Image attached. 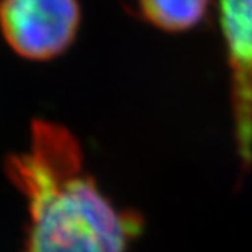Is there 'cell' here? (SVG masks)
<instances>
[{"mask_svg":"<svg viewBox=\"0 0 252 252\" xmlns=\"http://www.w3.org/2000/svg\"><path fill=\"white\" fill-rule=\"evenodd\" d=\"M5 169L28 206L23 252H128L141 233V218L103 195L61 125L33 122L30 146Z\"/></svg>","mask_w":252,"mask_h":252,"instance_id":"1","label":"cell"},{"mask_svg":"<svg viewBox=\"0 0 252 252\" xmlns=\"http://www.w3.org/2000/svg\"><path fill=\"white\" fill-rule=\"evenodd\" d=\"M80 25L77 0H0V30L10 48L48 61L70 46Z\"/></svg>","mask_w":252,"mask_h":252,"instance_id":"2","label":"cell"},{"mask_svg":"<svg viewBox=\"0 0 252 252\" xmlns=\"http://www.w3.org/2000/svg\"><path fill=\"white\" fill-rule=\"evenodd\" d=\"M220 25L233 80L236 146L244 167L252 162V0H220Z\"/></svg>","mask_w":252,"mask_h":252,"instance_id":"3","label":"cell"},{"mask_svg":"<svg viewBox=\"0 0 252 252\" xmlns=\"http://www.w3.org/2000/svg\"><path fill=\"white\" fill-rule=\"evenodd\" d=\"M146 22L165 32H184L203 20L210 0H138Z\"/></svg>","mask_w":252,"mask_h":252,"instance_id":"4","label":"cell"}]
</instances>
